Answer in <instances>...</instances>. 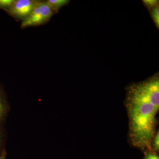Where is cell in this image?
<instances>
[{"instance_id":"cell-2","label":"cell","mask_w":159,"mask_h":159,"mask_svg":"<svg viewBox=\"0 0 159 159\" xmlns=\"http://www.w3.org/2000/svg\"><path fill=\"white\" fill-rule=\"evenodd\" d=\"M54 11L46 2L38 1L31 13L22 20V29L43 25L51 19Z\"/></svg>"},{"instance_id":"cell-5","label":"cell","mask_w":159,"mask_h":159,"mask_svg":"<svg viewBox=\"0 0 159 159\" xmlns=\"http://www.w3.org/2000/svg\"><path fill=\"white\" fill-rule=\"evenodd\" d=\"M9 105L4 87L0 84V126H3L9 113Z\"/></svg>"},{"instance_id":"cell-1","label":"cell","mask_w":159,"mask_h":159,"mask_svg":"<svg viewBox=\"0 0 159 159\" xmlns=\"http://www.w3.org/2000/svg\"><path fill=\"white\" fill-rule=\"evenodd\" d=\"M125 107L131 143L136 148L152 152L151 144L156 133V116L159 108L151 102L137 84L129 89Z\"/></svg>"},{"instance_id":"cell-12","label":"cell","mask_w":159,"mask_h":159,"mask_svg":"<svg viewBox=\"0 0 159 159\" xmlns=\"http://www.w3.org/2000/svg\"><path fill=\"white\" fill-rule=\"evenodd\" d=\"M143 2L145 3L146 6L149 7H152L156 5L158 1H155V0H146V1H143Z\"/></svg>"},{"instance_id":"cell-13","label":"cell","mask_w":159,"mask_h":159,"mask_svg":"<svg viewBox=\"0 0 159 159\" xmlns=\"http://www.w3.org/2000/svg\"><path fill=\"white\" fill-rule=\"evenodd\" d=\"M7 152L6 149L3 151L1 153H0V159H6V156H7Z\"/></svg>"},{"instance_id":"cell-3","label":"cell","mask_w":159,"mask_h":159,"mask_svg":"<svg viewBox=\"0 0 159 159\" xmlns=\"http://www.w3.org/2000/svg\"><path fill=\"white\" fill-rule=\"evenodd\" d=\"M37 2L34 0H15L12 6L6 11L12 17L23 20L31 13Z\"/></svg>"},{"instance_id":"cell-4","label":"cell","mask_w":159,"mask_h":159,"mask_svg":"<svg viewBox=\"0 0 159 159\" xmlns=\"http://www.w3.org/2000/svg\"><path fill=\"white\" fill-rule=\"evenodd\" d=\"M139 89L149 98L151 102L159 108V80L154 77L148 80L137 84Z\"/></svg>"},{"instance_id":"cell-9","label":"cell","mask_w":159,"mask_h":159,"mask_svg":"<svg viewBox=\"0 0 159 159\" xmlns=\"http://www.w3.org/2000/svg\"><path fill=\"white\" fill-rule=\"evenodd\" d=\"M15 0H0V9L6 11L12 6Z\"/></svg>"},{"instance_id":"cell-7","label":"cell","mask_w":159,"mask_h":159,"mask_svg":"<svg viewBox=\"0 0 159 159\" xmlns=\"http://www.w3.org/2000/svg\"><path fill=\"white\" fill-rule=\"evenodd\" d=\"M6 139L5 129L3 126H0V153L6 149L5 147Z\"/></svg>"},{"instance_id":"cell-8","label":"cell","mask_w":159,"mask_h":159,"mask_svg":"<svg viewBox=\"0 0 159 159\" xmlns=\"http://www.w3.org/2000/svg\"><path fill=\"white\" fill-rule=\"evenodd\" d=\"M159 130L157 132L151 144L152 151L153 152H156L159 150Z\"/></svg>"},{"instance_id":"cell-11","label":"cell","mask_w":159,"mask_h":159,"mask_svg":"<svg viewBox=\"0 0 159 159\" xmlns=\"http://www.w3.org/2000/svg\"><path fill=\"white\" fill-rule=\"evenodd\" d=\"M143 159H159V157L156 152L147 151Z\"/></svg>"},{"instance_id":"cell-6","label":"cell","mask_w":159,"mask_h":159,"mask_svg":"<svg viewBox=\"0 0 159 159\" xmlns=\"http://www.w3.org/2000/svg\"><path fill=\"white\" fill-rule=\"evenodd\" d=\"M67 0H48L46 2L50 7L53 9L54 12H56L61 8L63 7L69 3Z\"/></svg>"},{"instance_id":"cell-10","label":"cell","mask_w":159,"mask_h":159,"mask_svg":"<svg viewBox=\"0 0 159 159\" xmlns=\"http://www.w3.org/2000/svg\"><path fill=\"white\" fill-rule=\"evenodd\" d=\"M159 9L158 7H155L152 10L151 14L153 21L155 23L157 27L159 26Z\"/></svg>"}]
</instances>
